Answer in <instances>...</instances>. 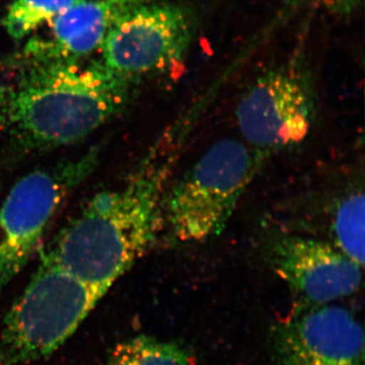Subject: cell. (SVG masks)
<instances>
[{"label":"cell","instance_id":"cell-14","mask_svg":"<svg viewBox=\"0 0 365 365\" xmlns=\"http://www.w3.org/2000/svg\"><path fill=\"white\" fill-rule=\"evenodd\" d=\"M319 6L335 16H346L357 11L364 0H317Z\"/></svg>","mask_w":365,"mask_h":365},{"label":"cell","instance_id":"cell-15","mask_svg":"<svg viewBox=\"0 0 365 365\" xmlns=\"http://www.w3.org/2000/svg\"><path fill=\"white\" fill-rule=\"evenodd\" d=\"M6 122V101L0 97V126Z\"/></svg>","mask_w":365,"mask_h":365},{"label":"cell","instance_id":"cell-7","mask_svg":"<svg viewBox=\"0 0 365 365\" xmlns=\"http://www.w3.org/2000/svg\"><path fill=\"white\" fill-rule=\"evenodd\" d=\"M97 153L21 178L0 207V294L25 268L67 196L97 163Z\"/></svg>","mask_w":365,"mask_h":365},{"label":"cell","instance_id":"cell-2","mask_svg":"<svg viewBox=\"0 0 365 365\" xmlns=\"http://www.w3.org/2000/svg\"><path fill=\"white\" fill-rule=\"evenodd\" d=\"M26 61L6 101V121L24 150L85 138L123 111L135 91L101 61Z\"/></svg>","mask_w":365,"mask_h":365},{"label":"cell","instance_id":"cell-11","mask_svg":"<svg viewBox=\"0 0 365 365\" xmlns=\"http://www.w3.org/2000/svg\"><path fill=\"white\" fill-rule=\"evenodd\" d=\"M106 365H196L187 346L176 341L138 335L118 343Z\"/></svg>","mask_w":365,"mask_h":365},{"label":"cell","instance_id":"cell-6","mask_svg":"<svg viewBox=\"0 0 365 365\" xmlns=\"http://www.w3.org/2000/svg\"><path fill=\"white\" fill-rule=\"evenodd\" d=\"M198 28V16L187 4L148 2L115 24L101 46V62L136 88L144 78L162 76L182 64Z\"/></svg>","mask_w":365,"mask_h":365},{"label":"cell","instance_id":"cell-10","mask_svg":"<svg viewBox=\"0 0 365 365\" xmlns=\"http://www.w3.org/2000/svg\"><path fill=\"white\" fill-rule=\"evenodd\" d=\"M158 0H91L71 7L50 21L49 32L26 44L34 61H78L100 49L118 21L136 7Z\"/></svg>","mask_w":365,"mask_h":365},{"label":"cell","instance_id":"cell-1","mask_svg":"<svg viewBox=\"0 0 365 365\" xmlns=\"http://www.w3.org/2000/svg\"><path fill=\"white\" fill-rule=\"evenodd\" d=\"M205 105L170 125L124 181L96 194L43 255L107 294L160 237L165 192Z\"/></svg>","mask_w":365,"mask_h":365},{"label":"cell","instance_id":"cell-9","mask_svg":"<svg viewBox=\"0 0 365 365\" xmlns=\"http://www.w3.org/2000/svg\"><path fill=\"white\" fill-rule=\"evenodd\" d=\"M264 259L306 304L334 302L350 297L361 287L364 267L332 242L304 235L276 234L264 246Z\"/></svg>","mask_w":365,"mask_h":365},{"label":"cell","instance_id":"cell-4","mask_svg":"<svg viewBox=\"0 0 365 365\" xmlns=\"http://www.w3.org/2000/svg\"><path fill=\"white\" fill-rule=\"evenodd\" d=\"M104 297L42 255L39 267L2 322L0 365H24L52 354Z\"/></svg>","mask_w":365,"mask_h":365},{"label":"cell","instance_id":"cell-13","mask_svg":"<svg viewBox=\"0 0 365 365\" xmlns=\"http://www.w3.org/2000/svg\"><path fill=\"white\" fill-rule=\"evenodd\" d=\"M85 0H16L2 20L6 33L21 40Z\"/></svg>","mask_w":365,"mask_h":365},{"label":"cell","instance_id":"cell-5","mask_svg":"<svg viewBox=\"0 0 365 365\" xmlns=\"http://www.w3.org/2000/svg\"><path fill=\"white\" fill-rule=\"evenodd\" d=\"M306 41L302 36L294 51L262 71L237 103L242 141L266 160L304 143L316 122L318 96Z\"/></svg>","mask_w":365,"mask_h":365},{"label":"cell","instance_id":"cell-3","mask_svg":"<svg viewBox=\"0 0 365 365\" xmlns=\"http://www.w3.org/2000/svg\"><path fill=\"white\" fill-rule=\"evenodd\" d=\"M266 160L239 139H222L179 179L163 205L162 232L170 244H201L222 234Z\"/></svg>","mask_w":365,"mask_h":365},{"label":"cell","instance_id":"cell-8","mask_svg":"<svg viewBox=\"0 0 365 365\" xmlns=\"http://www.w3.org/2000/svg\"><path fill=\"white\" fill-rule=\"evenodd\" d=\"M278 365H364V332L347 307L302 302L271 327Z\"/></svg>","mask_w":365,"mask_h":365},{"label":"cell","instance_id":"cell-12","mask_svg":"<svg viewBox=\"0 0 365 365\" xmlns=\"http://www.w3.org/2000/svg\"><path fill=\"white\" fill-rule=\"evenodd\" d=\"M332 244L352 261L364 265V196L350 192L340 201L332 220Z\"/></svg>","mask_w":365,"mask_h":365}]
</instances>
